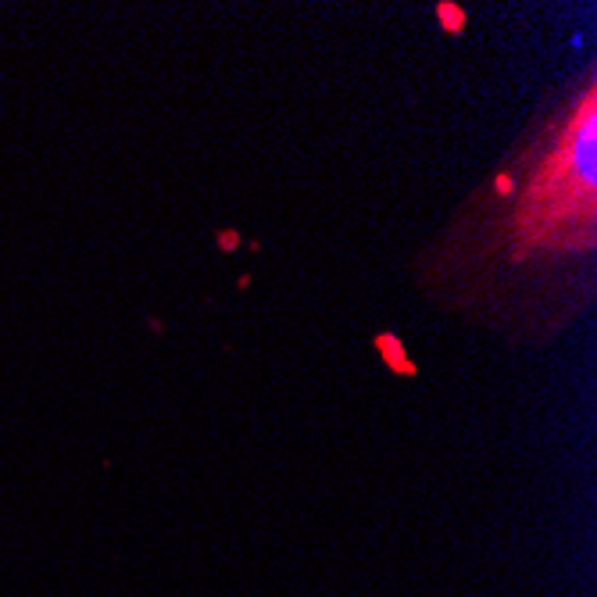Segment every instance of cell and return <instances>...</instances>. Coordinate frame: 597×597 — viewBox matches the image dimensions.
<instances>
[{
    "label": "cell",
    "mask_w": 597,
    "mask_h": 597,
    "mask_svg": "<svg viewBox=\"0 0 597 597\" xmlns=\"http://www.w3.org/2000/svg\"><path fill=\"white\" fill-rule=\"evenodd\" d=\"M597 176V101L594 83L583 90L569 122L540 158L515 201V236L522 247H576L594 236Z\"/></svg>",
    "instance_id": "6da1fadb"
}]
</instances>
